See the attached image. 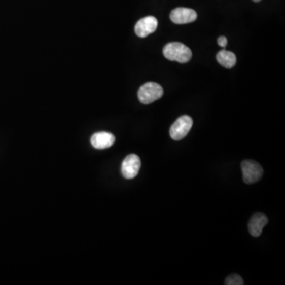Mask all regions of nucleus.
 <instances>
[{
	"label": "nucleus",
	"instance_id": "7",
	"mask_svg": "<svg viewBox=\"0 0 285 285\" xmlns=\"http://www.w3.org/2000/svg\"><path fill=\"white\" fill-rule=\"evenodd\" d=\"M158 27V21L155 17L148 16L141 18L135 24V32L139 38H146L154 33Z\"/></svg>",
	"mask_w": 285,
	"mask_h": 285
},
{
	"label": "nucleus",
	"instance_id": "10",
	"mask_svg": "<svg viewBox=\"0 0 285 285\" xmlns=\"http://www.w3.org/2000/svg\"><path fill=\"white\" fill-rule=\"evenodd\" d=\"M217 60L220 65L226 68H231L236 63V56L230 51L221 50L217 53Z\"/></svg>",
	"mask_w": 285,
	"mask_h": 285
},
{
	"label": "nucleus",
	"instance_id": "9",
	"mask_svg": "<svg viewBox=\"0 0 285 285\" xmlns=\"http://www.w3.org/2000/svg\"><path fill=\"white\" fill-rule=\"evenodd\" d=\"M90 142L96 149H106L114 145L115 136L110 132H97L92 135Z\"/></svg>",
	"mask_w": 285,
	"mask_h": 285
},
{
	"label": "nucleus",
	"instance_id": "11",
	"mask_svg": "<svg viewBox=\"0 0 285 285\" xmlns=\"http://www.w3.org/2000/svg\"><path fill=\"white\" fill-rule=\"evenodd\" d=\"M226 285H242L244 284L243 280L239 275L233 274L228 276L225 280Z\"/></svg>",
	"mask_w": 285,
	"mask_h": 285
},
{
	"label": "nucleus",
	"instance_id": "12",
	"mask_svg": "<svg viewBox=\"0 0 285 285\" xmlns=\"http://www.w3.org/2000/svg\"><path fill=\"white\" fill-rule=\"evenodd\" d=\"M217 42H218V45L221 47H226L227 45H228V40H227V38L225 37L221 36L218 38V40H217Z\"/></svg>",
	"mask_w": 285,
	"mask_h": 285
},
{
	"label": "nucleus",
	"instance_id": "5",
	"mask_svg": "<svg viewBox=\"0 0 285 285\" xmlns=\"http://www.w3.org/2000/svg\"><path fill=\"white\" fill-rule=\"evenodd\" d=\"M141 166V161L136 155H129L124 159L121 166L123 177L126 179H132L137 176Z\"/></svg>",
	"mask_w": 285,
	"mask_h": 285
},
{
	"label": "nucleus",
	"instance_id": "3",
	"mask_svg": "<svg viewBox=\"0 0 285 285\" xmlns=\"http://www.w3.org/2000/svg\"><path fill=\"white\" fill-rule=\"evenodd\" d=\"M241 166H242L244 183L246 184L257 183L263 175V169L262 166L255 161H243Z\"/></svg>",
	"mask_w": 285,
	"mask_h": 285
},
{
	"label": "nucleus",
	"instance_id": "13",
	"mask_svg": "<svg viewBox=\"0 0 285 285\" xmlns=\"http://www.w3.org/2000/svg\"><path fill=\"white\" fill-rule=\"evenodd\" d=\"M253 1H254V2L255 3H258V2H260L261 0H253Z\"/></svg>",
	"mask_w": 285,
	"mask_h": 285
},
{
	"label": "nucleus",
	"instance_id": "2",
	"mask_svg": "<svg viewBox=\"0 0 285 285\" xmlns=\"http://www.w3.org/2000/svg\"><path fill=\"white\" fill-rule=\"evenodd\" d=\"M163 95V89L159 84L153 82L146 83L141 86L138 91L139 101L145 105H148L159 100Z\"/></svg>",
	"mask_w": 285,
	"mask_h": 285
},
{
	"label": "nucleus",
	"instance_id": "1",
	"mask_svg": "<svg viewBox=\"0 0 285 285\" xmlns=\"http://www.w3.org/2000/svg\"><path fill=\"white\" fill-rule=\"evenodd\" d=\"M163 55L167 60L185 63L191 60L192 51L184 44L171 42L165 46L163 49Z\"/></svg>",
	"mask_w": 285,
	"mask_h": 285
},
{
	"label": "nucleus",
	"instance_id": "4",
	"mask_svg": "<svg viewBox=\"0 0 285 285\" xmlns=\"http://www.w3.org/2000/svg\"><path fill=\"white\" fill-rule=\"evenodd\" d=\"M193 123V119L189 116H182L177 118L170 128V137L174 140L183 139L190 132Z\"/></svg>",
	"mask_w": 285,
	"mask_h": 285
},
{
	"label": "nucleus",
	"instance_id": "8",
	"mask_svg": "<svg viewBox=\"0 0 285 285\" xmlns=\"http://www.w3.org/2000/svg\"><path fill=\"white\" fill-rule=\"evenodd\" d=\"M268 218L265 214L262 213H256L251 217L248 224V229L250 234L253 237L258 238L262 235V230L265 226L268 224Z\"/></svg>",
	"mask_w": 285,
	"mask_h": 285
},
{
	"label": "nucleus",
	"instance_id": "6",
	"mask_svg": "<svg viewBox=\"0 0 285 285\" xmlns=\"http://www.w3.org/2000/svg\"><path fill=\"white\" fill-rule=\"evenodd\" d=\"M170 19L175 24H187L196 21L197 14L194 10L190 8H177L170 13Z\"/></svg>",
	"mask_w": 285,
	"mask_h": 285
}]
</instances>
